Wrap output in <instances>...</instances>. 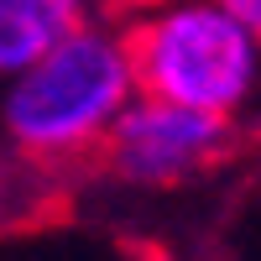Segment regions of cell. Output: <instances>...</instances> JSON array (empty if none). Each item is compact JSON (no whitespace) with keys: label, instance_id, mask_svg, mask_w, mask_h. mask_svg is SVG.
<instances>
[{"label":"cell","instance_id":"6da1fadb","mask_svg":"<svg viewBox=\"0 0 261 261\" xmlns=\"http://www.w3.org/2000/svg\"><path fill=\"white\" fill-rule=\"evenodd\" d=\"M130 63L120 37L79 27L47 47L37 63L11 73L0 125L6 141L32 162H63L79 151H94L115 115L130 105Z\"/></svg>","mask_w":261,"mask_h":261},{"label":"cell","instance_id":"7a4b0ae2","mask_svg":"<svg viewBox=\"0 0 261 261\" xmlns=\"http://www.w3.org/2000/svg\"><path fill=\"white\" fill-rule=\"evenodd\" d=\"M130 84L146 99L230 115L256 89L261 47L220 0H172L136 11L120 32Z\"/></svg>","mask_w":261,"mask_h":261},{"label":"cell","instance_id":"3957f363","mask_svg":"<svg viewBox=\"0 0 261 261\" xmlns=\"http://www.w3.org/2000/svg\"><path fill=\"white\" fill-rule=\"evenodd\" d=\"M235 146L230 115L188 110L167 99L125 105L99 141V167L125 188H178L225 162Z\"/></svg>","mask_w":261,"mask_h":261},{"label":"cell","instance_id":"277c9868","mask_svg":"<svg viewBox=\"0 0 261 261\" xmlns=\"http://www.w3.org/2000/svg\"><path fill=\"white\" fill-rule=\"evenodd\" d=\"M84 27V0H0V73H21Z\"/></svg>","mask_w":261,"mask_h":261},{"label":"cell","instance_id":"5b68a950","mask_svg":"<svg viewBox=\"0 0 261 261\" xmlns=\"http://www.w3.org/2000/svg\"><path fill=\"white\" fill-rule=\"evenodd\" d=\"M220 6H225L235 21H241V27L256 37V47H261V0H220Z\"/></svg>","mask_w":261,"mask_h":261},{"label":"cell","instance_id":"8992f818","mask_svg":"<svg viewBox=\"0 0 261 261\" xmlns=\"http://www.w3.org/2000/svg\"><path fill=\"white\" fill-rule=\"evenodd\" d=\"M110 6H115V11H130V16H136V11H157V6H172V0H110Z\"/></svg>","mask_w":261,"mask_h":261}]
</instances>
